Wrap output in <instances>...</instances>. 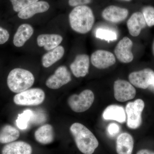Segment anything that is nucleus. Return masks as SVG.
Instances as JSON below:
<instances>
[{
    "instance_id": "f3484780",
    "label": "nucleus",
    "mask_w": 154,
    "mask_h": 154,
    "mask_svg": "<svg viewBox=\"0 0 154 154\" xmlns=\"http://www.w3.org/2000/svg\"><path fill=\"white\" fill-rule=\"evenodd\" d=\"M2 154H31L32 148L27 143L22 141L13 142L4 146Z\"/></svg>"
},
{
    "instance_id": "f257e3e1",
    "label": "nucleus",
    "mask_w": 154,
    "mask_h": 154,
    "mask_svg": "<svg viewBox=\"0 0 154 154\" xmlns=\"http://www.w3.org/2000/svg\"><path fill=\"white\" fill-rule=\"evenodd\" d=\"M69 21L73 30L78 33L85 34L93 28L95 17L93 11L88 6H77L70 13Z\"/></svg>"
},
{
    "instance_id": "4be33fe9",
    "label": "nucleus",
    "mask_w": 154,
    "mask_h": 154,
    "mask_svg": "<svg viewBox=\"0 0 154 154\" xmlns=\"http://www.w3.org/2000/svg\"><path fill=\"white\" fill-rule=\"evenodd\" d=\"M64 53V48L61 45L49 51L42 56V66L45 68L51 66L62 58Z\"/></svg>"
},
{
    "instance_id": "473e14b6",
    "label": "nucleus",
    "mask_w": 154,
    "mask_h": 154,
    "mask_svg": "<svg viewBox=\"0 0 154 154\" xmlns=\"http://www.w3.org/2000/svg\"><path fill=\"white\" fill-rule=\"evenodd\" d=\"M121 1H125V2H130L131 0H121Z\"/></svg>"
},
{
    "instance_id": "b1692460",
    "label": "nucleus",
    "mask_w": 154,
    "mask_h": 154,
    "mask_svg": "<svg viewBox=\"0 0 154 154\" xmlns=\"http://www.w3.org/2000/svg\"><path fill=\"white\" fill-rule=\"evenodd\" d=\"M33 116L34 111L29 109L24 110L22 113L19 114L16 120L17 127L22 130L27 129L33 121Z\"/></svg>"
},
{
    "instance_id": "cd10ccee",
    "label": "nucleus",
    "mask_w": 154,
    "mask_h": 154,
    "mask_svg": "<svg viewBox=\"0 0 154 154\" xmlns=\"http://www.w3.org/2000/svg\"><path fill=\"white\" fill-rule=\"evenodd\" d=\"M10 34L8 31L0 26V45L4 44L8 40Z\"/></svg>"
},
{
    "instance_id": "dca6fc26",
    "label": "nucleus",
    "mask_w": 154,
    "mask_h": 154,
    "mask_svg": "<svg viewBox=\"0 0 154 154\" xmlns=\"http://www.w3.org/2000/svg\"><path fill=\"white\" fill-rule=\"evenodd\" d=\"M63 39L62 36L59 34H40L37 37V43L39 47H43L45 50L49 51L58 46Z\"/></svg>"
},
{
    "instance_id": "ddd939ff",
    "label": "nucleus",
    "mask_w": 154,
    "mask_h": 154,
    "mask_svg": "<svg viewBox=\"0 0 154 154\" xmlns=\"http://www.w3.org/2000/svg\"><path fill=\"white\" fill-rule=\"evenodd\" d=\"M90 67V58L85 54L77 55L73 62L70 66L74 75L77 78L85 76L89 72Z\"/></svg>"
},
{
    "instance_id": "a211bd4d",
    "label": "nucleus",
    "mask_w": 154,
    "mask_h": 154,
    "mask_svg": "<svg viewBox=\"0 0 154 154\" xmlns=\"http://www.w3.org/2000/svg\"><path fill=\"white\" fill-rule=\"evenodd\" d=\"M34 30L33 27L28 24L20 25L14 35L13 42L17 47H21L24 45L33 35Z\"/></svg>"
},
{
    "instance_id": "bb28decb",
    "label": "nucleus",
    "mask_w": 154,
    "mask_h": 154,
    "mask_svg": "<svg viewBox=\"0 0 154 154\" xmlns=\"http://www.w3.org/2000/svg\"><path fill=\"white\" fill-rule=\"evenodd\" d=\"M142 14L146 25L149 27L154 25V8L152 6H146L142 10Z\"/></svg>"
},
{
    "instance_id": "1a4fd4ad",
    "label": "nucleus",
    "mask_w": 154,
    "mask_h": 154,
    "mask_svg": "<svg viewBox=\"0 0 154 154\" xmlns=\"http://www.w3.org/2000/svg\"><path fill=\"white\" fill-rule=\"evenodd\" d=\"M71 75L66 66L59 67L54 72V74L50 76L46 82V85L53 90L60 88L71 82Z\"/></svg>"
},
{
    "instance_id": "f8f14e48",
    "label": "nucleus",
    "mask_w": 154,
    "mask_h": 154,
    "mask_svg": "<svg viewBox=\"0 0 154 154\" xmlns=\"http://www.w3.org/2000/svg\"><path fill=\"white\" fill-rule=\"evenodd\" d=\"M128 10L118 6H108L102 11V18L111 23H118L124 21L128 15Z\"/></svg>"
},
{
    "instance_id": "0eeeda50",
    "label": "nucleus",
    "mask_w": 154,
    "mask_h": 154,
    "mask_svg": "<svg viewBox=\"0 0 154 154\" xmlns=\"http://www.w3.org/2000/svg\"><path fill=\"white\" fill-rule=\"evenodd\" d=\"M128 79L131 85L141 89H146L152 86L154 81V72L150 69L133 72L130 74Z\"/></svg>"
},
{
    "instance_id": "412c9836",
    "label": "nucleus",
    "mask_w": 154,
    "mask_h": 154,
    "mask_svg": "<svg viewBox=\"0 0 154 154\" xmlns=\"http://www.w3.org/2000/svg\"><path fill=\"white\" fill-rule=\"evenodd\" d=\"M36 141L42 144L51 143L54 140V133L52 125L45 124L38 128L34 134Z\"/></svg>"
},
{
    "instance_id": "f03ea898",
    "label": "nucleus",
    "mask_w": 154,
    "mask_h": 154,
    "mask_svg": "<svg viewBox=\"0 0 154 154\" xmlns=\"http://www.w3.org/2000/svg\"><path fill=\"white\" fill-rule=\"evenodd\" d=\"M70 131L80 151L84 154L94 153L99 146V142L90 130L76 122L72 125Z\"/></svg>"
},
{
    "instance_id": "72a5a7b5",
    "label": "nucleus",
    "mask_w": 154,
    "mask_h": 154,
    "mask_svg": "<svg viewBox=\"0 0 154 154\" xmlns=\"http://www.w3.org/2000/svg\"><path fill=\"white\" fill-rule=\"evenodd\" d=\"M152 86L153 88L154 91V82H153V83L152 85Z\"/></svg>"
},
{
    "instance_id": "7c9ffc66",
    "label": "nucleus",
    "mask_w": 154,
    "mask_h": 154,
    "mask_svg": "<svg viewBox=\"0 0 154 154\" xmlns=\"http://www.w3.org/2000/svg\"><path fill=\"white\" fill-rule=\"evenodd\" d=\"M137 154H154V152L144 149L140 150Z\"/></svg>"
},
{
    "instance_id": "2f4dec72",
    "label": "nucleus",
    "mask_w": 154,
    "mask_h": 154,
    "mask_svg": "<svg viewBox=\"0 0 154 154\" xmlns=\"http://www.w3.org/2000/svg\"><path fill=\"white\" fill-rule=\"evenodd\" d=\"M152 52L153 54V55H154V40L153 42V43L152 44Z\"/></svg>"
},
{
    "instance_id": "39448f33",
    "label": "nucleus",
    "mask_w": 154,
    "mask_h": 154,
    "mask_svg": "<svg viewBox=\"0 0 154 154\" xmlns=\"http://www.w3.org/2000/svg\"><path fill=\"white\" fill-rule=\"evenodd\" d=\"M94 100V93L86 90L79 95L74 94L69 97L68 103L73 111L76 113L85 112L90 108Z\"/></svg>"
},
{
    "instance_id": "c756f323",
    "label": "nucleus",
    "mask_w": 154,
    "mask_h": 154,
    "mask_svg": "<svg viewBox=\"0 0 154 154\" xmlns=\"http://www.w3.org/2000/svg\"><path fill=\"white\" fill-rule=\"evenodd\" d=\"M92 0H69V4L72 7L85 5L90 4Z\"/></svg>"
},
{
    "instance_id": "aec40b11",
    "label": "nucleus",
    "mask_w": 154,
    "mask_h": 154,
    "mask_svg": "<svg viewBox=\"0 0 154 154\" xmlns=\"http://www.w3.org/2000/svg\"><path fill=\"white\" fill-rule=\"evenodd\" d=\"M105 120H113L120 123L126 120V113L124 108L117 105H110L106 107L102 114Z\"/></svg>"
},
{
    "instance_id": "c85d7f7f",
    "label": "nucleus",
    "mask_w": 154,
    "mask_h": 154,
    "mask_svg": "<svg viewBox=\"0 0 154 154\" xmlns=\"http://www.w3.org/2000/svg\"><path fill=\"white\" fill-rule=\"evenodd\" d=\"M119 127L118 125L114 123H111L107 127V131L111 136H114L117 134L119 131Z\"/></svg>"
},
{
    "instance_id": "9b49d317",
    "label": "nucleus",
    "mask_w": 154,
    "mask_h": 154,
    "mask_svg": "<svg viewBox=\"0 0 154 154\" xmlns=\"http://www.w3.org/2000/svg\"><path fill=\"white\" fill-rule=\"evenodd\" d=\"M115 56L112 53L104 50H98L92 54L91 62L99 69L107 68L116 63Z\"/></svg>"
},
{
    "instance_id": "6e6552de",
    "label": "nucleus",
    "mask_w": 154,
    "mask_h": 154,
    "mask_svg": "<svg viewBox=\"0 0 154 154\" xmlns=\"http://www.w3.org/2000/svg\"><path fill=\"white\" fill-rule=\"evenodd\" d=\"M114 95L116 99L120 102H125L134 98L136 91L134 86L125 80L115 81L114 85Z\"/></svg>"
},
{
    "instance_id": "20e7f679",
    "label": "nucleus",
    "mask_w": 154,
    "mask_h": 154,
    "mask_svg": "<svg viewBox=\"0 0 154 154\" xmlns=\"http://www.w3.org/2000/svg\"><path fill=\"white\" fill-rule=\"evenodd\" d=\"M45 93L40 88L28 89L15 95L14 103L21 106H36L44 102Z\"/></svg>"
},
{
    "instance_id": "7ed1b4c3",
    "label": "nucleus",
    "mask_w": 154,
    "mask_h": 154,
    "mask_svg": "<svg viewBox=\"0 0 154 154\" xmlns=\"http://www.w3.org/2000/svg\"><path fill=\"white\" fill-rule=\"evenodd\" d=\"M35 78L31 72L22 68H15L9 73L7 79L8 87L15 93L28 90L34 84Z\"/></svg>"
},
{
    "instance_id": "9d476101",
    "label": "nucleus",
    "mask_w": 154,
    "mask_h": 154,
    "mask_svg": "<svg viewBox=\"0 0 154 154\" xmlns=\"http://www.w3.org/2000/svg\"><path fill=\"white\" fill-rule=\"evenodd\" d=\"M132 46V42L128 37H124L119 42L114 49V53L120 62L129 63L133 60Z\"/></svg>"
},
{
    "instance_id": "6ab92c4d",
    "label": "nucleus",
    "mask_w": 154,
    "mask_h": 154,
    "mask_svg": "<svg viewBox=\"0 0 154 154\" xmlns=\"http://www.w3.org/2000/svg\"><path fill=\"white\" fill-rule=\"evenodd\" d=\"M134 148L132 137L128 133L119 135L116 140V150L118 154H131Z\"/></svg>"
},
{
    "instance_id": "5701e85b",
    "label": "nucleus",
    "mask_w": 154,
    "mask_h": 154,
    "mask_svg": "<svg viewBox=\"0 0 154 154\" xmlns=\"http://www.w3.org/2000/svg\"><path fill=\"white\" fill-rule=\"evenodd\" d=\"M20 132L16 128L6 125L0 129V143L8 144L15 141L20 136Z\"/></svg>"
},
{
    "instance_id": "2eb2a0df",
    "label": "nucleus",
    "mask_w": 154,
    "mask_h": 154,
    "mask_svg": "<svg viewBox=\"0 0 154 154\" xmlns=\"http://www.w3.org/2000/svg\"><path fill=\"white\" fill-rule=\"evenodd\" d=\"M49 8V4L47 2L39 1L33 3L19 12L18 16L21 19H30L35 14L46 12L48 11Z\"/></svg>"
},
{
    "instance_id": "423d86ee",
    "label": "nucleus",
    "mask_w": 154,
    "mask_h": 154,
    "mask_svg": "<svg viewBox=\"0 0 154 154\" xmlns=\"http://www.w3.org/2000/svg\"><path fill=\"white\" fill-rule=\"evenodd\" d=\"M145 107L142 99H137L134 102H128L126 106L128 126L131 129H136L142 123V113Z\"/></svg>"
},
{
    "instance_id": "a878e982",
    "label": "nucleus",
    "mask_w": 154,
    "mask_h": 154,
    "mask_svg": "<svg viewBox=\"0 0 154 154\" xmlns=\"http://www.w3.org/2000/svg\"><path fill=\"white\" fill-rule=\"evenodd\" d=\"M15 12H19L38 0H10Z\"/></svg>"
},
{
    "instance_id": "393cba45",
    "label": "nucleus",
    "mask_w": 154,
    "mask_h": 154,
    "mask_svg": "<svg viewBox=\"0 0 154 154\" xmlns=\"http://www.w3.org/2000/svg\"><path fill=\"white\" fill-rule=\"evenodd\" d=\"M95 35L96 38L108 42L115 41L118 37L114 31L104 28H98L96 31Z\"/></svg>"
},
{
    "instance_id": "4468645a",
    "label": "nucleus",
    "mask_w": 154,
    "mask_h": 154,
    "mask_svg": "<svg viewBox=\"0 0 154 154\" xmlns=\"http://www.w3.org/2000/svg\"><path fill=\"white\" fill-rule=\"evenodd\" d=\"M146 25L142 13L139 12L134 13L127 23L128 32L134 37L138 36Z\"/></svg>"
}]
</instances>
